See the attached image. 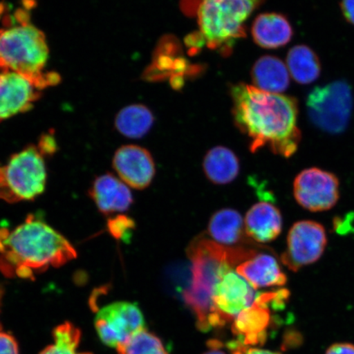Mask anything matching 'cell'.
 I'll use <instances>...</instances> for the list:
<instances>
[{"label":"cell","mask_w":354,"mask_h":354,"mask_svg":"<svg viewBox=\"0 0 354 354\" xmlns=\"http://www.w3.org/2000/svg\"><path fill=\"white\" fill-rule=\"evenodd\" d=\"M203 171L212 183L227 185L232 183L240 174V161L232 150L216 146L203 159Z\"/></svg>","instance_id":"cell-21"},{"label":"cell","mask_w":354,"mask_h":354,"mask_svg":"<svg viewBox=\"0 0 354 354\" xmlns=\"http://www.w3.org/2000/svg\"><path fill=\"white\" fill-rule=\"evenodd\" d=\"M77 256L72 243L41 216L29 215L12 231L0 229V272L6 277L33 279Z\"/></svg>","instance_id":"cell-2"},{"label":"cell","mask_w":354,"mask_h":354,"mask_svg":"<svg viewBox=\"0 0 354 354\" xmlns=\"http://www.w3.org/2000/svg\"><path fill=\"white\" fill-rule=\"evenodd\" d=\"M0 354H19V344L10 334L0 330Z\"/></svg>","instance_id":"cell-27"},{"label":"cell","mask_w":354,"mask_h":354,"mask_svg":"<svg viewBox=\"0 0 354 354\" xmlns=\"http://www.w3.org/2000/svg\"><path fill=\"white\" fill-rule=\"evenodd\" d=\"M252 35L258 46L272 50L289 43L293 30L286 17L278 13H263L256 17L252 26Z\"/></svg>","instance_id":"cell-18"},{"label":"cell","mask_w":354,"mask_h":354,"mask_svg":"<svg viewBox=\"0 0 354 354\" xmlns=\"http://www.w3.org/2000/svg\"><path fill=\"white\" fill-rule=\"evenodd\" d=\"M55 344L46 347L39 354H92L77 351L81 342V330L72 323L65 322L53 332Z\"/></svg>","instance_id":"cell-24"},{"label":"cell","mask_w":354,"mask_h":354,"mask_svg":"<svg viewBox=\"0 0 354 354\" xmlns=\"http://www.w3.org/2000/svg\"><path fill=\"white\" fill-rule=\"evenodd\" d=\"M203 354H227L218 346V342H212L209 351Z\"/></svg>","instance_id":"cell-32"},{"label":"cell","mask_w":354,"mask_h":354,"mask_svg":"<svg viewBox=\"0 0 354 354\" xmlns=\"http://www.w3.org/2000/svg\"><path fill=\"white\" fill-rule=\"evenodd\" d=\"M326 229L317 221L304 220L292 225L281 262L293 272L317 262L327 245Z\"/></svg>","instance_id":"cell-8"},{"label":"cell","mask_w":354,"mask_h":354,"mask_svg":"<svg viewBox=\"0 0 354 354\" xmlns=\"http://www.w3.org/2000/svg\"><path fill=\"white\" fill-rule=\"evenodd\" d=\"M326 354H354V345L347 343L332 345Z\"/></svg>","instance_id":"cell-30"},{"label":"cell","mask_w":354,"mask_h":354,"mask_svg":"<svg viewBox=\"0 0 354 354\" xmlns=\"http://www.w3.org/2000/svg\"><path fill=\"white\" fill-rule=\"evenodd\" d=\"M282 225L280 210L270 203H256L245 215V229L247 236L258 243L275 241L281 233Z\"/></svg>","instance_id":"cell-17"},{"label":"cell","mask_w":354,"mask_h":354,"mask_svg":"<svg viewBox=\"0 0 354 354\" xmlns=\"http://www.w3.org/2000/svg\"><path fill=\"white\" fill-rule=\"evenodd\" d=\"M33 3L24 1V8L13 15L3 17V28L0 29V72L22 75L34 83L39 90L59 85V73L47 72L50 55L46 35L30 21V10Z\"/></svg>","instance_id":"cell-4"},{"label":"cell","mask_w":354,"mask_h":354,"mask_svg":"<svg viewBox=\"0 0 354 354\" xmlns=\"http://www.w3.org/2000/svg\"><path fill=\"white\" fill-rule=\"evenodd\" d=\"M234 122L250 139V151L268 147L285 158L297 150L301 133L298 104L291 97L238 83L231 87Z\"/></svg>","instance_id":"cell-1"},{"label":"cell","mask_w":354,"mask_h":354,"mask_svg":"<svg viewBox=\"0 0 354 354\" xmlns=\"http://www.w3.org/2000/svg\"><path fill=\"white\" fill-rule=\"evenodd\" d=\"M4 171L8 187L19 201H33L46 189V162L37 146H26L12 154Z\"/></svg>","instance_id":"cell-7"},{"label":"cell","mask_w":354,"mask_h":354,"mask_svg":"<svg viewBox=\"0 0 354 354\" xmlns=\"http://www.w3.org/2000/svg\"><path fill=\"white\" fill-rule=\"evenodd\" d=\"M254 86L270 93L281 94L290 84V73L283 62L274 56H263L256 61L251 73Z\"/></svg>","instance_id":"cell-20"},{"label":"cell","mask_w":354,"mask_h":354,"mask_svg":"<svg viewBox=\"0 0 354 354\" xmlns=\"http://www.w3.org/2000/svg\"><path fill=\"white\" fill-rule=\"evenodd\" d=\"M88 193L98 209L105 215L125 212L133 203L128 185L112 174L97 177Z\"/></svg>","instance_id":"cell-15"},{"label":"cell","mask_w":354,"mask_h":354,"mask_svg":"<svg viewBox=\"0 0 354 354\" xmlns=\"http://www.w3.org/2000/svg\"><path fill=\"white\" fill-rule=\"evenodd\" d=\"M232 354H280L259 348H246L243 344L234 343L232 344Z\"/></svg>","instance_id":"cell-29"},{"label":"cell","mask_w":354,"mask_h":354,"mask_svg":"<svg viewBox=\"0 0 354 354\" xmlns=\"http://www.w3.org/2000/svg\"><path fill=\"white\" fill-rule=\"evenodd\" d=\"M207 232L212 240L227 247H240L245 242V221L236 210L224 209L216 212L209 221Z\"/></svg>","instance_id":"cell-19"},{"label":"cell","mask_w":354,"mask_h":354,"mask_svg":"<svg viewBox=\"0 0 354 354\" xmlns=\"http://www.w3.org/2000/svg\"><path fill=\"white\" fill-rule=\"evenodd\" d=\"M295 201L304 209L318 212L330 210L339 198L338 177L317 167L308 168L295 177Z\"/></svg>","instance_id":"cell-10"},{"label":"cell","mask_w":354,"mask_h":354,"mask_svg":"<svg viewBox=\"0 0 354 354\" xmlns=\"http://www.w3.org/2000/svg\"><path fill=\"white\" fill-rule=\"evenodd\" d=\"M135 223L127 216H120L109 221V229L115 238L127 241L131 236Z\"/></svg>","instance_id":"cell-26"},{"label":"cell","mask_w":354,"mask_h":354,"mask_svg":"<svg viewBox=\"0 0 354 354\" xmlns=\"http://www.w3.org/2000/svg\"><path fill=\"white\" fill-rule=\"evenodd\" d=\"M41 91L28 78L13 72L0 73V123L32 110Z\"/></svg>","instance_id":"cell-12"},{"label":"cell","mask_w":354,"mask_h":354,"mask_svg":"<svg viewBox=\"0 0 354 354\" xmlns=\"http://www.w3.org/2000/svg\"><path fill=\"white\" fill-rule=\"evenodd\" d=\"M39 151L44 155H53L57 150V145L55 136L51 133H46L41 136L37 146Z\"/></svg>","instance_id":"cell-28"},{"label":"cell","mask_w":354,"mask_h":354,"mask_svg":"<svg viewBox=\"0 0 354 354\" xmlns=\"http://www.w3.org/2000/svg\"><path fill=\"white\" fill-rule=\"evenodd\" d=\"M287 68L292 77L304 85L316 81L321 72L317 55L305 46H295L288 53Z\"/></svg>","instance_id":"cell-23"},{"label":"cell","mask_w":354,"mask_h":354,"mask_svg":"<svg viewBox=\"0 0 354 354\" xmlns=\"http://www.w3.org/2000/svg\"><path fill=\"white\" fill-rule=\"evenodd\" d=\"M277 295V291L259 293L254 304L234 318L232 330L241 336L243 344H257L265 340L271 317L269 304L273 303Z\"/></svg>","instance_id":"cell-14"},{"label":"cell","mask_w":354,"mask_h":354,"mask_svg":"<svg viewBox=\"0 0 354 354\" xmlns=\"http://www.w3.org/2000/svg\"><path fill=\"white\" fill-rule=\"evenodd\" d=\"M254 290L261 288L283 286L287 277L275 257L270 254H258L243 262L236 268Z\"/></svg>","instance_id":"cell-16"},{"label":"cell","mask_w":354,"mask_h":354,"mask_svg":"<svg viewBox=\"0 0 354 354\" xmlns=\"http://www.w3.org/2000/svg\"><path fill=\"white\" fill-rule=\"evenodd\" d=\"M119 354H168L161 339L145 328L117 348Z\"/></svg>","instance_id":"cell-25"},{"label":"cell","mask_w":354,"mask_h":354,"mask_svg":"<svg viewBox=\"0 0 354 354\" xmlns=\"http://www.w3.org/2000/svg\"><path fill=\"white\" fill-rule=\"evenodd\" d=\"M307 108L310 119L320 129L335 134L342 132L351 118V88L342 81L317 87L308 95Z\"/></svg>","instance_id":"cell-6"},{"label":"cell","mask_w":354,"mask_h":354,"mask_svg":"<svg viewBox=\"0 0 354 354\" xmlns=\"http://www.w3.org/2000/svg\"><path fill=\"white\" fill-rule=\"evenodd\" d=\"M255 290L236 272L230 271L221 278L212 294V303L221 325L234 321L255 302Z\"/></svg>","instance_id":"cell-11"},{"label":"cell","mask_w":354,"mask_h":354,"mask_svg":"<svg viewBox=\"0 0 354 354\" xmlns=\"http://www.w3.org/2000/svg\"><path fill=\"white\" fill-rule=\"evenodd\" d=\"M95 329L101 342L111 348H118L145 329V318L138 305L131 302H115L101 308L95 319Z\"/></svg>","instance_id":"cell-9"},{"label":"cell","mask_w":354,"mask_h":354,"mask_svg":"<svg viewBox=\"0 0 354 354\" xmlns=\"http://www.w3.org/2000/svg\"><path fill=\"white\" fill-rule=\"evenodd\" d=\"M153 122V114L149 109L142 104H132L117 114L115 127L127 138L140 139L151 130Z\"/></svg>","instance_id":"cell-22"},{"label":"cell","mask_w":354,"mask_h":354,"mask_svg":"<svg viewBox=\"0 0 354 354\" xmlns=\"http://www.w3.org/2000/svg\"><path fill=\"white\" fill-rule=\"evenodd\" d=\"M3 296V290L2 287H0V307H1ZM0 330H1V324H0Z\"/></svg>","instance_id":"cell-33"},{"label":"cell","mask_w":354,"mask_h":354,"mask_svg":"<svg viewBox=\"0 0 354 354\" xmlns=\"http://www.w3.org/2000/svg\"><path fill=\"white\" fill-rule=\"evenodd\" d=\"M113 167L128 187L144 189L151 184L156 168L147 149L137 145H124L115 153Z\"/></svg>","instance_id":"cell-13"},{"label":"cell","mask_w":354,"mask_h":354,"mask_svg":"<svg viewBox=\"0 0 354 354\" xmlns=\"http://www.w3.org/2000/svg\"><path fill=\"white\" fill-rule=\"evenodd\" d=\"M257 253L243 246L221 245L206 236H197L189 243L187 256L192 264V276L183 296L196 317L198 329L207 331L223 326L212 303L214 288L225 274Z\"/></svg>","instance_id":"cell-3"},{"label":"cell","mask_w":354,"mask_h":354,"mask_svg":"<svg viewBox=\"0 0 354 354\" xmlns=\"http://www.w3.org/2000/svg\"><path fill=\"white\" fill-rule=\"evenodd\" d=\"M264 0H198L197 17L201 35L212 50L230 55L246 37L245 22Z\"/></svg>","instance_id":"cell-5"},{"label":"cell","mask_w":354,"mask_h":354,"mask_svg":"<svg viewBox=\"0 0 354 354\" xmlns=\"http://www.w3.org/2000/svg\"><path fill=\"white\" fill-rule=\"evenodd\" d=\"M342 6L345 17L354 24V0H343Z\"/></svg>","instance_id":"cell-31"}]
</instances>
